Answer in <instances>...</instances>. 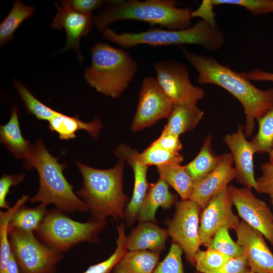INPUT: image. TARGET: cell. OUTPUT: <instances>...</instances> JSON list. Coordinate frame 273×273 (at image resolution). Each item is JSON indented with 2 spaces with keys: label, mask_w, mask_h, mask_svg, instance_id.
<instances>
[{
  "label": "cell",
  "mask_w": 273,
  "mask_h": 273,
  "mask_svg": "<svg viewBox=\"0 0 273 273\" xmlns=\"http://www.w3.org/2000/svg\"><path fill=\"white\" fill-rule=\"evenodd\" d=\"M183 56L198 73L201 84H214L231 94L243 106L246 115L244 133L249 138L253 132L255 120L273 109V88L262 90L244 75L223 65L211 57L204 56L181 50Z\"/></svg>",
  "instance_id": "cell-1"
},
{
  "label": "cell",
  "mask_w": 273,
  "mask_h": 273,
  "mask_svg": "<svg viewBox=\"0 0 273 273\" xmlns=\"http://www.w3.org/2000/svg\"><path fill=\"white\" fill-rule=\"evenodd\" d=\"M76 165L83 185L76 194L85 203L93 218L105 221L107 216L116 220L123 218L124 207L130 201L122 188L125 162L119 160L115 166L107 169L95 168L79 161Z\"/></svg>",
  "instance_id": "cell-2"
},
{
  "label": "cell",
  "mask_w": 273,
  "mask_h": 273,
  "mask_svg": "<svg viewBox=\"0 0 273 273\" xmlns=\"http://www.w3.org/2000/svg\"><path fill=\"white\" fill-rule=\"evenodd\" d=\"M24 161L26 169L35 168L39 176V189L30 199L31 203L40 202L46 206L55 204L58 209L66 212L88 211L85 203L75 194L73 186L64 175L66 163H59L58 158L46 149L41 140L31 145Z\"/></svg>",
  "instance_id": "cell-3"
},
{
  "label": "cell",
  "mask_w": 273,
  "mask_h": 273,
  "mask_svg": "<svg viewBox=\"0 0 273 273\" xmlns=\"http://www.w3.org/2000/svg\"><path fill=\"white\" fill-rule=\"evenodd\" d=\"M177 5V2L174 0L112 1L94 18V23L102 32L109 24L125 20L143 21L169 30L190 28L192 11L178 8Z\"/></svg>",
  "instance_id": "cell-4"
},
{
  "label": "cell",
  "mask_w": 273,
  "mask_h": 273,
  "mask_svg": "<svg viewBox=\"0 0 273 273\" xmlns=\"http://www.w3.org/2000/svg\"><path fill=\"white\" fill-rule=\"evenodd\" d=\"M91 64L84 79L91 87L114 99L128 87L138 69L135 60L125 50L98 42L90 48Z\"/></svg>",
  "instance_id": "cell-5"
},
{
  "label": "cell",
  "mask_w": 273,
  "mask_h": 273,
  "mask_svg": "<svg viewBox=\"0 0 273 273\" xmlns=\"http://www.w3.org/2000/svg\"><path fill=\"white\" fill-rule=\"evenodd\" d=\"M102 33L104 38L125 49L142 44L153 46L188 44H198L208 51L214 52L225 43L224 36L218 25L202 20L185 29L152 28L135 33H118L107 28Z\"/></svg>",
  "instance_id": "cell-6"
},
{
  "label": "cell",
  "mask_w": 273,
  "mask_h": 273,
  "mask_svg": "<svg viewBox=\"0 0 273 273\" xmlns=\"http://www.w3.org/2000/svg\"><path fill=\"white\" fill-rule=\"evenodd\" d=\"M107 222L92 218L81 222L72 219L57 208L48 212L35 233L40 241L58 252L67 251L76 244L98 243V234Z\"/></svg>",
  "instance_id": "cell-7"
},
{
  "label": "cell",
  "mask_w": 273,
  "mask_h": 273,
  "mask_svg": "<svg viewBox=\"0 0 273 273\" xmlns=\"http://www.w3.org/2000/svg\"><path fill=\"white\" fill-rule=\"evenodd\" d=\"M9 235L20 273H56V266L63 259L61 252L39 241L33 232L9 230Z\"/></svg>",
  "instance_id": "cell-8"
},
{
  "label": "cell",
  "mask_w": 273,
  "mask_h": 273,
  "mask_svg": "<svg viewBox=\"0 0 273 273\" xmlns=\"http://www.w3.org/2000/svg\"><path fill=\"white\" fill-rule=\"evenodd\" d=\"M172 219L165 221L169 236L182 249L187 260L195 266V256L201 245L199 236L201 207L194 201L181 200L175 203Z\"/></svg>",
  "instance_id": "cell-9"
},
{
  "label": "cell",
  "mask_w": 273,
  "mask_h": 273,
  "mask_svg": "<svg viewBox=\"0 0 273 273\" xmlns=\"http://www.w3.org/2000/svg\"><path fill=\"white\" fill-rule=\"evenodd\" d=\"M156 79L173 105H196L205 94L203 88L190 81L187 67L172 60L155 62Z\"/></svg>",
  "instance_id": "cell-10"
},
{
  "label": "cell",
  "mask_w": 273,
  "mask_h": 273,
  "mask_svg": "<svg viewBox=\"0 0 273 273\" xmlns=\"http://www.w3.org/2000/svg\"><path fill=\"white\" fill-rule=\"evenodd\" d=\"M173 104L155 77H145L140 90L138 105L131 125L133 132L149 127L158 121L168 118Z\"/></svg>",
  "instance_id": "cell-11"
},
{
  "label": "cell",
  "mask_w": 273,
  "mask_h": 273,
  "mask_svg": "<svg viewBox=\"0 0 273 273\" xmlns=\"http://www.w3.org/2000/svg\"><path fill=\"white\" fill-rule=\"evenodd\" d=\"M228 190L242 220L261 233L273 246V213L266 203L246 187L230 185Z\"/></svg>",
  "instance_id": "cell-12"
},
{
  "label": "cell",
  "mask_w": 273,
  "mask_h": 273,
  "mask_svg": "<svg viewBox=\"0 0 273 273\" xmlns=\"http://www.w3.org/2000/svg\"><path fill=\"white\" fill-rule=\"evenodd\" d=\"M233 205L227 187L213 196L203 209L199 228L202 245L207 247L220 228L234 230L240 223L238 216L233 211Z\"/></svg>",
  "instance_id": "cell-13"
},
{
  "label": "cell",
  "mask_w": 273,
  "mask_h": 273,
  "mask_svg": "<svg viewBox=\"0 0 273 273\" xmlns=\"http://www.w3.org/2000/svg\"><path fill=\"white\" fill-rule=\"evenodd\" d=\"M234 230L249 268L256 273H273V253L262 234L243 220Z\"/></svg>",
  "instance_id": "cell-14"
},
{
  "label": "cell",
  "mask_w": 273,
  "mask_h": 273,
  "mask_svg": "<svg viewBox=\"0 0 273 273\" xmlns=\"http://www.w3.org/2000/svg\"><path fill=\"white\" fill-rule=\"evenodd\" d=\"M115 155L119 160L127 163L132 168L134 175V186L132 195L124 210V217L129 226L132 225L140 208L146 196L150 185L147 179L148 166L139 159V153L123 144H119L115 149Z\"/></svg>",
  "instance_id": "cell-15"
},
{
  "label": "cell",
  "mask_w": 273,
  "mask_h": 273,
  "mask_svg": "<svg viewBox=\"0 0 273 273\" xmlns=\"http://www.w3.org/2000/svg\"><path fill=\"white\" fill-rule=\"evenodd\" d=\"M223 140L231 151L235 165V178L244 187L256 190L257 185L253 164V155L255 152L251 142L246 139L244 126L239 125L236 132L227 134Z\"/></svg>",
  "instance_id": "cell-16"
},
{
  "label": "cell",
  "mask_w": 273,
  "mask_h": 273,
  "mask_svg": "<svg viewBox=\"0 0 273 273\" xmlns=\"http://www.w3.org/2000/svg\"><path fill=\"white\" fill-rule=\"evenodd\" d=\"M233 160L231 153L220 155L216 167L202 179L194 183L189 199L195 202L203 209L215 195L228 187L236 178V170L232 166Z\"/></svg>",
  "instance_id": "cell-17"
},
{
  "label": "cell",
  "mask_w": 273,
  "mask_h": 273,
  "mask_svg": "<svg viewBox=\"0 0 273 273\" xmlns=\"http://www.w3.org/2000/svg\"><path fill=\"white\" fill-rule=\"evenodd\" d=\"M57 13L51 24L52 27L66 31L67 40L64 47L61 50L64 52L68 49L74 50L80 61L83 57L80 52V40L90 30L94 18L93 15L85 14L67 7L60 6L57 3Z\"/></svg>",
  "instance_id": "cell-18"
},
{
  "label": "cell",
  "mask_w": 273,
  "mask_h": 273,
  "mask_svg": "<svg viewBox=\"0 0 273 273\" xmlns=\"http://www.w3.org/2000/svg\"><path fill=\"white\" fill-rule=\"evenodd\" d=\"M169 236L167 229L159 227L156 222H140L127 238L129 251L150 250L160 254L164 249Z\"/></svg>",
  "instance_id": "cell-19"
},
{
  "label": "cell",
  "mask_w": 273,
  "mask_h": 273,
  "mask_svg": "<svg viewBox=\"0 0 273 273\" xmlns=\"http://www.w3.org/2000/svg\"><path fill=\"white\" fill-rule=\"evenodd\" d=\"M177 196L169 191L168 185L159 178L155 183L150 185L137 219L140 222H157L155 214L157 209L159 207L165 210L169 209L177 202Z\"/></svg>",
  "instance_id": "cell-20"
},
{
  "label": "cell",
  "mask_w": 273,
  "mask_h": 273,
  "mask_svg": "<svg viewBox=\"0 0 273 273\" xmlns=\"http://www.w3.org/2000/svg\"><path fill=\"white\" fill-rule=\"evenodd\" d=\"M102 122L98 117L89 122L81 121L76 115L70 116L60 113L49 121V129L56 132L62 140L74 139L79 130L86 131L94 139H97L102 129Z\"/></svg>",
  "instance_id": "cell-21"
},
{
  "label": "cell",
  "mask_w": 273,
  "mask_h": 273,
  "mask_svg": "<svg viewBox=\"0 0 273 273\" xmlns=\"http://www.w3.org/2000/svg\"><path fill=\"white\" fill-rule=\"evenodd\" d=\"M0 141L17 159L24 160L30 151L31 145L22 134L16 107H13L9 121L0 126Z\"/></svg>",
  "instance_id": "cell-22"
},
{
  "label": "cell",
  "mask_w": 273,
  "mask_h": 273,
  "mask_svg": "<svg viewBox=\"0 0 273 273\" xmlns=\"http://www.w3.org/2000/svg\"><path fill=\"white\" fill-rule=\"evenodd\" d=\"M203 112L197 105H173L163 130L177 136L193 130L201 120Z\"/></svg>",
  "instance_id": "cell-23"
},
{
  "label": "cell",
  "mask_w": 273,
  "mask_h": 273,
  "mask_svg": "<svg viewBox=\"0 0 273 273\" xmlns=\"http://www.w3.org/2000/svg\"><path fill=\"white\" fill-rule=\"evenodd\" d=\"M159 256V254L148 250L127 251L112 273H152Z\"/></svg>",
  "instance_id": "cell-24"
},
{
  "label": "cell",
  "mask_w": 273,
  "mask_h": 273,
  "mask_svg": "<svg viewBox=\"0 0 273 273\" xmlns=\"http://www.w3.org/2000/svg\"><path fill=\"white\" fill-rule=\"evenodd\" d=\"M160 178L177 193L181 200H188L193 189L194 181L185 165L171 164L157 167Z\"/></svg>",
  "instance_id": "cell-25"
},
{
  "label": "cell",
  "mask_w": 273,
  "mask_h": 273,
  "mask_svg": "<svg viewBox=\"0 0 273 273\" xmlns=\"http://www.w3.org/2000/svg\"><path fill=\"white\" fill-rule=\"evenodd\" d=\"M220 155L217 156L212 149V135L209 134L204 139L196 157L185 167L193 179L197 181L212 172L217 166Z\"/></svg>",
  "instance_id": "cell-26"
},
{
  "label": "cell",
  "mask_w": 273,
  "mask_h": 273,
  "mask_svg": "<svg viewBox=\"0 0 273 273\" xmlns=\"http://www.w3.org/2000/svg\"><path fill=\"white\" fill-rule=\"evenodd\" d=\"M47 206L42 203L33 208L27 207L24 204L21 206L13 213L9 230L35 232L49 211Z\"/></svg>",
  "instance_id": "cell-27"
},
{
  "label": "cell",
  "mask_w": 273,
  "mask_h": 273,
  "mask_svg": "<svg viewBox=\"0 0 273 273\" xmlns=\"http://www.w3.org/2000/svg\"><path fill=\"white\" fill-rule=\"evenodd\" d=\"M34 11L33 6L25 5L19 0L14 2L12 9L0 25L1 46L12 40L15 31Z\"/></svg>",
  "instance_id": "cell-28"
},
{
  "label": "cell",
  "mask_w": 273,
  "mask_h": 273,
  "mask_svg": "<svg viewBox=\"0 0 273 273\" xmlns=\"http://www.w3.org/2000/svg\"><path fill=\"white\" fill-rule=\"evenodd\" d=\"M28 199V196L23 195L6 211H0V273H7V266L12 255L9 235L10 221L15 211L24 205Z\"/></svg>",
  "instance_id": "cell-29"
},
{
  "label": "cell",
  "mask_w": 273,
  "mask_h": 273,
  "mask_svg": "<svg viewBox=\"0 0 273 273\" xmlns=\"http://www.w3.org/2000/svg\"><path fill=\"white\" fill-rule=\"evenodd\" d=\"M14 85L27 111L38 120L49 121L61 113L41 102L19 81Z\"/></svg>",
  "instance_id": "cell-30"
},
{
  "label": "cell",
  "mask_w": 273,
  "mask_h": 273,
  "mask_svg": "<svg viewBox=\"0 0 273 273\" xmlns=\"http://www.w3.org/2000/svg\"><path fill=\"white\" fill-rule=\"evenodd\" d=\"M117 229L118 238L114 253L104 261L89 266L82 273H112L114 267L128 250L124 224L118 225Z\"/></svg>",
  "instance_id": "cell-31"
},
{
  "label": "cell",
  "mask_w": 273,
  "mask_h": 273,
  "mask_svg": "<svg viewBox=\"0 0 273 273\" xmlns=\"http://www.w3.org/2000/svg\"><path fill=\"white\" fill-rule=\"evenodd\" d=\"M139 159L148 167H157L171 164H180L184 159L183 155L179 152H173L151 143L142 153H139Z\"/></svg>",
  "instance_id": "cell-32"
},
{
  "label": "cell",
  "mask_w": 273,
  "mask_h": 273,
  "mask_svg": "<svg viewBox=\"0 0 273 273\" xmlns=\"http://www.w3.org/2000/svg\"><path fill=\"white\" fill-rule=\"evenodd\" d=\"M257 121L258 130L251 142L255 153L269 154L273 149V109Z\"/></svg>",
  "instance_id": "cell-33"
},
{
  "label": "cell",
  "mask_w": 273,
  "mask_h": 273,
  "mask_svg": "<svg viewBox=\"0 0 273 273\" xmlns=\"http://www.w3.org/2000/svg\"><path fill=\"white\" fill-rule=\"evenodd\" d=\"M230 258L212 248L199 250L195 256V267L201 273H212L219 269Z\"/></svg>",
  "instance_id": "cell-34"
},
{
  "label": "cell",
  "mask_w": 273,
  "mask_h": 273,
  "mask_svg": "<svg viewBox=\"0 0 273 273\" xmlns=\"http://www.w3.org/2000/svg\"><path fill=\"white\" fill-rule=\"evenodd\" d=\"M207 248L215 249L231 257L243 255L242 249L232 240L226 227H222L217 232Z\"/></svg>",
  "instance_id": "cell-35"
},
{
  "label": "cell",
  "mask_w": 273,
  "mask_h": 273,
  "mask_svg": "<svg viewBox=\"0 0 273 273\" xmlns=\"http://www.w3.org/2000/svg\"><path fill=\"white\" fill-rule=\"evenodd\" d=\"M182 249L172 242L169 251L164 259L158 263L152 273H184Z\"/></svg>",
  "instance_id": "cell-36"
},
{
  "label": "cell",
  "mask_w": 273,
  "mask_h": 273,
  "mask_svg": "<svg viewBox=\"0 0 273 273\" xmlns=\"http://www.w3.org/2000/svg\"><path fill=\"white\" fill-rule=\"evenodd\" d=\"M210 2L214 6L229 4L243 7L254 16L273 12V0H210Z\"/></svg>",
  "instance_id": "cell-37"
},
{
  "label": "cell",
  "mask_w": 273,
  "mask_h": 273,
  "mask_svg": "<svg viewBox=\"0 0 273 273\" xmlns=\"http://www.w3.org/2000/svg\"><path fill=\"white\" fill-rule=\"evenodd\" d=\"M25 178L24 174H4L0 179V207L7 210L10 209L9 203L7 200L8 194L12 186H17Z\"/></svg>",
  "instance_id": "cell-38"
},
{
  "label": "cell",
  "mask_w": 273,
  "mask_h": 273,
  "mask_svg": "<svg viewBox=\"0 0 273 273\" xmlns=\"http://www.w3.org/2000/svg\"><path fill=\"white\" fill-rule=\"evenodd\" d=\"M262 175L256 179L258 193L273 196V165L268 162L262 163L261 165Z\"/></svg>",
  "instance_id": "cell-39"
},
{
  "label": "cell",
  "mask_w": 273,
  "mask_h": 273,
  "mask_svg": "<svg viewBox=\"0 0 273 273\" xmlns=\"http://www.w3.org/2000/svg\"><path fill=\"white\" fill-rule=\"evenodd\" d=\"M104 1L101 0H69L60 2L62 7L87 15H93L94 10L101 7Z\"/></svg>",
  "instance_id": "cell-40"
},
{
  "label": "cell",
  "mask_w": 273,
  "mask_h": 273,
  "mask_svg": "<svg viewBox=\"0 0 273 273\" xmlns=\"http://www.w3.org/2000/svg\"><path fill=\"white\" fill-rule=\"evenodd\" d=\"M249 268L243 255L231 257L219 269L212 273H245Z\"/></svg>",
  "instance_id": "cell-41"
},
{
  "label": "cell",
  "mask_w": 273,
  "mask_h": 273,
  "mask_svg": "<svg viewBox=\"0 0 273 273\" xmlns=\"http://www.w3.org/2000/svg\"><path fill=\"white\" fill-rule=\"evenodd\" d=\"M152 143L173 152H179L183 148L179 136L164 130L162 131L160 136Z\"/></svg>",
  "instance_id": "cell-42"
},
{
  "label": "cell",
  "mask_w": 273,
  "mask_h": 273,
  "mask_svg": "<svg viewBox=\"0 0 273 273\" xmlns=\"http://www.w3.org/2000/svg\"><path fill=\"white\" fill-rule=\"evenodd\" d=\"M214 6L210 0H204L200 6L195 10L192 11V18L200 17L202 20L213 25H217L215 20V14L213 12Z\"/></svg>",
  "instance_id": "cell-43"
},
{
  "label": "cell",
  "mask_w": 273,
  "mask_h": 273,
  "mask_svg": "<svg viewBox=\"0 0 273 273\" xmlns=\"http://www.w3.org/2000/svg\"><path fill=\"white\" fill-rule=\"evenodd\" d=\"M244 72L245 76L250 81H267L273 82V73L260 69H255Z\"/></svg>",
  "instance_id": "cell-44"
},
{
  "label": "cell",
  "mask_w": 273,
  "mask_h": 273,
  "mask_svg": "<svg viewBox=\"0 0 273 273\" xmlns=\"http://www.w3.org/2000/svg\"><path fill=\"white\" fill-rule=\"evenodd\" d=\"M20 272V270L19 265L16 259L12 253V255L7 266V273Z\"/></svg>",
  "instance_id": "cell-45"
},
{
  "label": "cell",
  "mask_w": 273,
  "mask_h": 273,
  "mask_svg": "<svg viewBox=\"0 0 273 273\" xmlns=\"http://www.w3.org/2000/svg\"><path fill=\"white\" fill-rule=\"evenodd\" d=\"M269 162L273 165V149L269 153Z\"/></svg>",
  "instance_id": "cell-46"
},
{
  "label": "cell",
  "mask_w": 273,
  "mask_h": 273,
  "mask_svg": "<svg viewBox=\"0 0 273 273\" xmlns=\"http://www.w3.org/2000/svg\"><path fill=\"white\" fill-rule=\"evenodd\" d=\"M245 273H256L252 270H251L250 269H249L247 271H246Z\"/></svg>",
  "instance_id": "cell-47"
},
{
  "label": "cell",
  "mask_w": 273,
  "mask_h": 273,
  "mask_svg": "<svg viewBox=\"0 0 273 273\" xmlns=\"http://www.w3.org/2000/svg\"><path fill=\"white\" fill-rule=\"evenodd\" d=\"M271 198L272 199V203H273V196L271 197Z\"/></svg>",
  "instance_id": "cell-48"
}]
</instances>
